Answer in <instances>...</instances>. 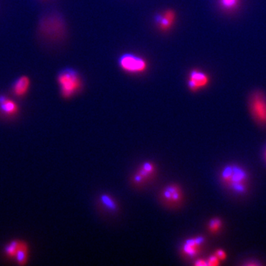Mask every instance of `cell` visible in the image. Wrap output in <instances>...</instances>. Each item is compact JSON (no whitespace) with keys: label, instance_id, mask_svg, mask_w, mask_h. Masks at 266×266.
<instances>
[{"label":"cell","instance_id":"obj_1","mask_svg":"<svg viewBox=\"0 0 266 266\" xmlns=\"http://www.w3.org/2000/svg\"><path fill=\"white\" fill-rule=\"evenodd\" d=\"M57 81L60 92L65 98H71L83 87V80L79 73L73 68H65L58 73Z\"/></svg>","mask_w":266,"mask_h":266},{"label":"cell","instance_id":"obj_2","mask_svg":"<svg viewBox=\"0 0 266 266\" xmlns=\"http://www.w3.org/2000/svg\"><path fill=\"white\" fill-rule=\"evenodd\" d=\"M118 65L124 71L130 74L145 73L148 68V64L145 58L130 53H124L120 56Z\"/></svg>","mask_w":266,"mask_h":266},{"label":"cell","instance_id":"obj_3","mask_svg":"<svg viewBox=\"0 0 266 266\" xmlns=\"http://www.w3.org/2000/svg\"><path fill=\"white\" fill-rule=\"evenodd\" d=\"M250 107L254 118L261 124H266V97L262 92H254L251 97Z\"/></svg>","mask_w":266,"mask_h":266},{"label":"cell","instance_id":"obj_4","mask_svg":"<svg viewBox=\"0 0 266 266\" xmlns=\"http://www.w3.org/2000/svg\"><path fill=\"white\" fill-rule=\"evenodd\" d=\"M210 83V78L205 72L194 69L189 74L187 85L191 91L197 92L201 89L207 88Z\"/></svg>","mask_w":266,"mask_h":266},{"label":"cell","instance_id":"obj_5","mask_svg":"<svg viewBox=\"0 0 266 266\" xmlns=\"http://www.w3.org/2000/svg\"><path fill=\"white\" fill-rule=\"evenodd\" d=\"M176 19V13L172 9L167 10L155 16V24L162 31H170Z\"/></svg>","mask_w":266,"mask_h":266},{"label":"cell","instance_id":"obj_6","mask_svg":"<svg viewBox=\"0 0 266 266\" xmlns=\"http://www.w3.org/2000/svg\"><path fill=\"white\" fill-rule=\"evenodd\" d=\"M0 112L8 116H13L19 113V107L11 98L0 95Z\"/></svg>","mask_w":266,"mask_h":266},{"label":"cell","instance_id":"obj_7","mask_svg":"<svg viewBox=\"0 0 266 266\" xmlns=\"http://www.w3.org/2000/svg\"><path fill=\"white\" fill-rule=\"evenodd\" d=\"M31 86V80L28 76L19 77L13 84L12 92L13 95L17 97H23L28 93Z\"/></svg>","mask_w":266,"mask_h":266},{"label":"cell","instance_id":"obj_8","mask_svg":"<svg viewBox=\"0 0 266 266\" xmlns=\"http://www.w3.org/2000/svg\"><path fill=\"white\" fill-rule=\"evenodd\" d=\"M163 197L167 203L173 205L181 200V192L176 186H170L163 191Z\"/></svg>","mask_w":266,"mask_h":266},{"label":"cell","instance_id":"obj_9","mask_svg":"<svg viewBox=\"0 0 266 266\" xmlns=\"http://www.w3.org/2000/svg\"><path fill=\"white\" fill-rule=\"evenodd\" d=\"M203 242V239L202 237H197V238L187 241L184 245V252L190 256L196 255L198 252L199 247Z\"/></svg>","mask_w":266,"mask_h":266},{"label":"cell","instance_id":"obj_10","mask_svg":"<svg viewBox=\"0 0 266 266\" xmlns=\"http://www.w3.org/2000/svg\"><path fill=\"white\" fill-rule=\"evenodd\" d=\"M16 260L19 265H26L28 259V247L25 242L20 241L19 249L16 256Z\"/></svg>","mask_w":266,"mask_h":266},{"label":"cell","instance_id":"obj_11","mask_svg":"<svg viewBox=\"0 0 266 266\" xmlns=\"http://www.w3.org/2000/svg\"><path fill=\"white\" fill-rule=\"evenodd\" d=\"M241 0H218L219 6L223 11H235L240 6Z\"/></svg>","mask_w":266,"mask_h":266},{"label":"cell","instance_id":"obj_12","mask_svg":"<svg viewBox=\"0 0 266 266\" xmlns=\"http://www.w3.org/2000/svg\"><path fill=\"white\" fill-rule=\"evenodd\" d=\"M20 245V241L13 240L10 242L6 248V254L9 257H16L17 254L18 249H19Z\"/></svg>","mask_w":266,"mask_h":266},{"label":"cell","instance_id":"obj_13","mask_svg":"<svg viewBox=\"0 0 266 266\" xmlns=\"http://www.w3.org/2000/svg\"><path fill=\"white\" fill-rule=\"evenodd\" d=\"M244 178H245V174H244V172L241 171L240 170H238V169L235 168L232 170V176H231L229 180H232V181L235 182V183H240V181H242Z\"/></svg>","mask_w":266,"mask_h":266},{"label":"cell","instance_id":"obj_14","mask_svg":"<svg viewBox=\"0 0 266 266\" xmlns=\"http://www.w3.org/2000/svg\"><path fill=\"white\" fill-rule=\"evenodd\" d=\"M221 227V222L218 219H213L209 223V229L212 232H217Z\"/></svg>","mask_w":266,"mask_h":266},{"label":"cell","instance_id":"obj_15","mask_svg":"<svg viewBox=\"0 0 266 266\" xmlns=\"http://www.w3.org/2000/svg\"><path fill=\"white\" fill-rule=\"evenodd\" d=\"M219 259L217 258V256H212V257H209L208 260V265L215 266L219 265Z\"/></svg>","mask_w":266,"mask_h":266},{"label":"cell","instance_id":"obj_16","mask_svg":"<svg viewBox=\"0 0 266 266\" xmlns=\"http://www.w3.org/2000/svg\"><path fill=\"white\" fill-rule=\"evenodd\" d=\"M216 256H217V258L220 260H223L224 259H226V257H227L225 252L222 250L217 251V252H216Z\"/></svg>","mask_w":266,"mask_h":266},{"label":"cell","instance_id":"obj_17","mask_svg":"<svg viewBox=\"0 0 266 266\" xmlns=\"http://www.w3.org/2000/svg\"><path fill=\"white\" fill-rule=\"evenodd\" d=\"M195 265L197 266H203V265H207L208 264H207V262H205V260H198L195 263Z\"/></svg>","mask_w":266,"mask_h":266}]
</instances>
